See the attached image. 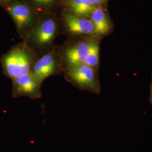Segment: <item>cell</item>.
<instances>
[{"label": "cell", "mask_w": 152, "mask_h": 152, "mask_svg": "<svg viewBox=\"0 0 152 152\" xmlns=\"http://www.w3.org/2000/svg\"><path fill=\"white\" fill-rule=\"evenodd\" d=\"M64 20L66 27L71 33L78 34H88L94 33V26L91 19L77 15L73 12H65Z\"/></svg>", "instance_id": "8992f818"}, {"label": "cell", "mask_w": 152, "mask_h": 152, "mask_svg": "<svg viewBox=\"0 0 152 152\" xmlns=\"http://www.w3.org/2000/svg\"><path fill=\"white\" fill-rule=\"evenodd\" d=\"M6 74L12 80L31 72L33 60L31 53L24 47H17L6 55L3 60Z\"/></svg>", "instance_id": "6da1fadb"}, {"label": "cell", "mask_w": 152, "mask_h": 152, "mask_svg": "<svg viewBox=\"0 0 152 152\" xmlns=\"http://www.w3.org/2000/svg\"><path fill=\"white\" fill-rule=\"evenodd\" d=\"M91 3L95 7H101L106 2L107 0H90Z\"/></svg>", "instance_id": "4fadbf2b"}, {"label": "cell", "mask_w": 152, "mask_h": 152, "mask_svg": "<svg viewBox=\"0 0 152 152\" xmlns=\"http://www.w3.org/2000/svg\"><path fill=\"white\" fill-rule=\"evenodd\" d=\"M7 10L18 27L20 29L28 26L32 20V14L27 6L16 3L9 6Z\"/></svg>", "instance_id": "ba28073f"}, {"label": "cell", "mask_w": 152, "mask_h": 152, "mask_svg": "<svg viewBox=\"0 0 152 152\" xmlns=\"http://www.w3.org/2000/svg\"><path fill=\"white\" fill-rule=\"evenodd\" d=\"M66 5L73 13L83 18L90 15L95 8L90 0H69Z\"/></svg>", "instance_id": "30bf717a"}, {"label": "cell", "mask_w": 152, "mask_h": 152, "mask_svg": "<svg viewBox=\"0 0 152 152\" xmlns=\"http://www.w3.org/2000/svg\"><path fill=\"white\" fill-rule=\"evenodd\" d=\"M58 68L56 55L54 52H50L34 62L31 72L35 79L42 85L46 78L59 73Z\"/></svg>", "instance_id": "277c9868"}, {"label": "cell", "mask_w": 152, "mask_h": 152, "mask_svg": "<svg viewBox=\"0 0 152 152\" xmlns=\"http://www.w3.org/2000/svg\"><path fill=\"white\" fill-rule=\"evenodd\" d=\"M56 31V25L52 19L42 22L33 32L34 42L38 46H44L50 44L54 39Z\"/></svg>", "instance_id": "52a82bcc"}, {"label": "cell", "mask_w": 152, "mask_h": 152, "mask_svg": "<svg viewBox=\"0 0 152 152\" xmlns=\"http://www.w3.org/2000/svg\"><path fill=\"white\" fill-rule=\"evenodd\" d=\"M55 0H33V1L38 5L48 6L53 4Z\"/></svg>", "instance_id": "7c38bea8"}, {"label": "cell", "mask_w": 152, "mask_h": 152, "mask_svg": "<svg viewBox=\"0 0 152 152\" xmlns=\"http://www.w3.org/2000/svg\"><path fill=\"white\" fill-rule=\"evenodd\" d=\"M64 77L66 81L82 90L96 94L100 90L96 71L85 64L66 69Z\"/></svg>", "instance_id": "7a4b0ae2"}, {"label": "cell", "mask_w": 152, "mask_h": 152, "mask_svg": "<svg viewBox=\"0 0 152 152\" xmlns=\"http://www.w3.org/2000/svg\"><path fill=\"white\" fill-rule=\"evenodd\" d=\"M90 41H82L69 45L63 51L65 70L76 65L84 64L90 48Z\"/></svg>", "instance_id": "5b68a950"}, {"label": "cell", "mask_w": 152, "mask_h": 152, "mask_svg": "<svg viewBox=\"0 0 152 152\" xmlns=\"http://www.w3.org/2000/svg\"><path fill=\"white\" fill-rule=\"evenodd\" d=\"M41 86L42 85L35 79L31 72L12 80L13 95L15 97L39 99L42 96Z\"/></svg>", "instance_id": "3957f363"}, {"label": "cell", "mask_w": 152, "mask_h": 152, "mask_svg": "<svg viewBox=\"0 0 152 152\" xmlns=\"http://www.w3.org/2000/svg\"><path fill=\"white\" fill-rule=\"evenodd\" d=\"M99 63V45L96 41H90V48L84 64L96 71Z\"/></svg>", "instance_id": "8fae6325"}, {"label": "cell", "mask_w": 152, "mask_h": 152, "mask_svg": "<svg viewBox=\"0 0 152 152\" xmlns=\"http://www.w3.org/2000/svg\"><path fill=\"white\" fill-rule=\"evenodd\" d=\"M90 16L94 26V33L98 36H102L110 31L111 24L107 12L102 7H96Z\"/></svg>", "instance_id": "9c48e42d"}]
</instances>
